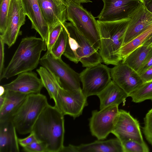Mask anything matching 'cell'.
<instances>
[{
    "instance_id": "cell-9",
    "label": "cell",
    "mask_w": 152,
    "mask_h": 152,
    "mask_svg": "<svg viewBox=\"0 0 152 152\" xmlns=\"http://www.w3.org/2000/svg\"><path fill=\"white\" fill-rule=\"evenodd\" d=\"M118 106V105H112L99 111H92L89 120L92 135L98 140H103L112 133L119 113Z\"/></svg>"
},
{
    "instance_id": "cell-7",
    "label": "cell",
    "mask_w": 152,
    "mask_h": 152,
    "mask_svg": "<svg viewBox=\"0 0 152 152\" xmlns=\"http://www.w3.org/2000/svg\"><path fill=\"white\" fill-rule=\"evenodd\" d=\"M40 64L54 77L60 86L69 90H81L80 74L75 72L61 58H56L47 51L41 58Z\"/></svg>"
},
{
    "instance_id": "cell-26",
    "label": "cell",
    "mask_w": 152,
    "mask_h": 152,
    "mask_svg": "<svg viewBox=\"0 0 152 152\" xmlns=\"http://www.w3.org/2000/svg\"><path fill=\"white\" fill-rule=\"evenodd\" d=\"M132 102L140 103L150 99L152 102V80L144 83L129 96Z\"/></svg>"
},
{
    "instance_id": "cell-30",
    "label": "cell",
    "mask_w": 152,
    "mask_h": 152,
    "mask_svg": "<svg viewBox=\"0 0 152 152\" xmlns=\"http://www.w3.org/2000/svg\"><path fill=\"white\" fill-rule=\"evenodd\" d=\"M143 131L146 139L152 145V108L144 118Z\"/></svg>"
},
{
    "instance_id": "cell-17",
    "label": "cell",
    "mask_w": 152,
    "mask_h": 152,
    "mask_svg": "<svg viewBox=\"0 0 152 152\" xmlns=\"http://www.w3.org/2000/svg\"><path fill=\"white\" fill-rule=\"evenodd\" d=\"M26 15L30 20L31 28L35 29L48 44L49 34V26L42 13L38 0H21Z\"/></svg>"
},
{
    "instance_id": "cell-23",
    "label": "cell",
    "mask_w": 152,
    "mask_h": 152,
    "mask_svg": "<svg viewBox=\"0 0 152 152\" xmlns=\"http://www.w3.org/2000/svg\"><path fill=\"white\" fill-rule=\"evenodd\" d=\"M152 48V46L148 47L142 45L123 59L122 62L138 72Z\"/></svg>"
},
{
    "instance_id": "cell-32",
    "label": "cell",
    "mask_w": 152,
    "mask_h": 152,
    "mask_svg": "<svg viewBox=\"0 0 152 152\" xmlns=\"http://www.w3.org/2000/svg\"><path fill=\"white\" fill-rule=\"evenodd\" d=\"M23 150L26 152H46L44 146L37 140L28 145L23 148Z\"/></svg>"
},
{
    "instance_id": "cell-27",
    "label": "cell",
    "mask_w": 152,
    "mask_h": 152,
    "mask_svg": "<svg viewBox=\"0 0 152 152\" xmlns=\"http://www.w3.org/2000/svg\"><path fill=\"white\" fill-rule=\"evenodd\" d=\"M62 26L60 35L52 47L50 52L56 58H61V57L65 50L68 38L67 32L63 24Z\"/></svg>"
},
{
    "instance_id": "cell-38",
    "label": "cell",
    "mask_w": 152,
    "mask_h": 152,
    "mask_svg": "<svg viewBox=\"0 0 152 152\" xmlns=\"http://www.w3.org/2000/svg\"><path fill=\"white\" fill-rule=\"evenodd\" d=\"M144 4L147 9L152 13V0H148Z\"/></svg>"
},
{
    "instance_id": "cell-22",
    "label": "cell",
    "mask_w": 152,
    "mask_h": 152,
    "mask_svg": "<svg viewBox=\"0 0 152 152\" xmlns=\"http://www.w3.org/2000/svg\"><path fill=\"white\" fill-rule=\"evenodd\" d=\"M28 95L5 90L4 101L0 107V122L10 120Z\"/></svg>"
},
{
    "instance_id": "cell-8",
    "label": "cell",
    "mask_w": 152,
    "mask_h": 152,
    "mask_svg": "<svg viewBox=\"0 0 152 152\" xmlns=\"http://www.w3.org/2000/svg\"><path fill=\"white\" fill-rule=\"evenodd\" d=\"M80 76L82 91L87 97L97 96L112 80L110 69L101 63L86 67Z\"/></svg>"
},
{
    "instance_id": "cell-4",
    "label": "cell",
    "mask_w": 152,
    "mask_h": 152,
    "mask_svg": "<svg viewBox=\"0 0 152 152\" xmlns=\"http://www.w3.org/2000/svg\"><path fill=\"white\" fill-rule=\"evenodd\" d=\"M62 24L68 34L63 54L65 57L76 64L80 62L82 66L86 68L103 62L99 52L71 23L66 21Z\"/></svg>"
},
{
    "instance_id": "cell-34",
    "label": "cell",
    "mask_w": 152,
    "mask_h": 152,
    "mask_svg": "<svg viewBox=\"0 0 152 152\" xmlns=\"http://www.w3.org/2000/svg\"><path fill=\"white\" fill-rule=\"evenodd\" d=\"M151 66H152V48L142 67L137 73L139 74H140Z\"/></svg>"
},
{
    "instance_id": "cell-6",
    "label": "cell",
    "mask_w": 152,
    "mask_h": 152,
    "mask_svg": "<svg viewBox=\"0 0 152 152\" xmlns=\"http://www.w3.org/2000/svg\"><path fill=\"white\" fill-rule=\"evenodd\" d=\"M67 20L71 23L77 30L98 51L100 46V38L96 20L91 12L81 4L66 0Z\"/></svg>"
},
{
    "instance_id": "cell-20",
    "label": "cell",
    "mask_w": 152,
    "mask_h": 152,
    "mask_svg": "<svg viewBox=\"0 0 152 152\" xmlns=\"http://www.w3.org/2000/svg\"><path fill=\"white\" fill-rule=\"evenodd\" d=\"M17 132L10 120L0 122V152H19Z\"/></svg>"
},
{
    "instance_id": "cell-16",
    "label": "cell",
    "mask_w": 152,
    "mask_h": 152,
    "mask_svg": "<svg viewBox=\"0 0 152 152\" xmlns=\"http://www.w3.org/2000/svg\"><path fill=\"white\" fill-rule=\"evenodd\" d=\"M6 91L28 94L39 93L44 86L37 74L29 71L21 73L9 83L3 85Z\"/></svg>"
},
{
    "instance_id": "cell-15",
    "label": "cell",
    "mask_w": 152,
    "mask_h": 152,
    "mask_svg": "<svg viewBox=\"0 0 152 152\" xmlns=\"http://www.w3.org/2000/svg\"><path fill=\"white\" fill-rule=\"evenodd\" d=\"M130 19L123 46L141 34L151 26L152 24V13L142 3Z\"/></svg>"
},
{
    "instance_id": "cell-19",
    "label": "cell",
    "mask_w": 152,
    "mask_h": 152,
    "mask_svg": "<svg viewBox=\"0 0 152 152\" xmlns=\"http://www.w3.org/2000/svg\"><path fill=\"white\" fill-rule=\"evenodd\" d=\"M61 152H123L122 143L117 138L99 140L78 145L64 146Z\"/></svg>"
},
{
    "instance_id": "cell-18",
    "label": "cell",
    "mask_w": 152,
    "mask_h": 152,
    "mask_svg": "<svg viewBox=\"0 0 152 152\" xmlns=\"http://www.w3.org/2000/svg\"><path fill=\"white\" fill-rule=\"evenodd\" d=\"M38 1L43 17L49 26V31L58 24L67 20L66 4H61L55 0Z\"/></svg>"
},
{
    "instance_id": "cell-2",
    "label": "cell",
    "mask_w": 152,
    "mask_h": 152,
    "mask_svg": "<svg viewBox=\"0 0 152 152\" xmlns=\"http://www.w3.org/2000/svg\"><path fill=\"white\" fill-rule=\"evenodd\" d=\"M130 20H96L100 38L99 53L104 64L115 66L122 60L121 50Z\"/></svg>"
},
{
    "instance_id": "cell-11",
    "label": "cell",
    "mask_w": 152,
    "mask_h": 152,
    "mask_svg": "<svg viewBox=\"0 0 152 152\" xmlns=\"http://www.w3.org/2000/svg\"><path fill=\"white\" fill-rule=\"evenodd\" d=\"M104 6L97 18L111 21L130 18L142 3L141 0H102Z\"/></svg>"
},
{
    "instance_id": "cell-33",
    "label": "cell",
    "mask_w": 152,
    "mask_h": 152,
    "mask_svg": "<svg viewBox=\"0 0 152 152\" xmlns=\"http://www.w3.org/2000/svg\"><path fill=\"white\" fill-rule=\"evenodd\" d=\"M27 137L23 138H18L19 145L24 148L36 140L34 133L31 132Z\"/></svg>"
},
{
    "instance_id": "cell-12",
    "label": "cell",
    "mask_w": 152,
    "mask_h": 152,
    "mask_svg": "<svg viewBox=\"0 0 152 152\" xmlns=\"http://www.w3.org/2000/svg\"><path fill=\"white\" fill-rule=\"evenodd\" d=\"M112 133L121 143L129 140L145 143L141 132L139 121L129 112L119 110Z\"/></svg>"
},
{
    "instance_id": "cell-35",
    "label": "cell",
    "mask_w": 152,
    "mask_h": 152,
    "mask_svg": "<svg viewBox=\"0 0 152 152\" xmlns=\"http://www.w3.org/2000/svg\"><path fill=\"white\" fill-rule=\"evenodd\" d=\"M4 43L2 38L0 37V77L4 69Z\"/></svg>"
},
{
    "instance_id": "cell-13",
    "label": "cell",
    "mask_w": 152,
    "mask_h": 152,
    "mask_svg": "<svg viewBox=\"0 0 152 152\" xmlns=\"http://www.w3.org/2000/svg\"><path fill=\"white\" fill-rule=\"evenodd\" d=\"M26 16L21 0H10L7 28L4 33L0 35L9 48L15 44L18 36L22 35L20 29L25 23Z\"/></svg>"
},
{
    "instance_id": "cell-37",
    "label": "cell",
    "mask_w": 152,
    "mask_h": 152,
    "mask_svg": "<svg viewBox=\"0 0 152 152\" xmlns=\"http://www.w3.org/2000/svg\"><path fill=\"white\" fill-rule=\"evenodd\" d=\"M143 45L148 47L152 46V32L148 36Z\"/></svg>"
},
{
    "instance_id": "cell-36",
    "label": "cell",
    "mask_w": 152,
    "mask_h": 152,
    "mask_svg": "<svg viewBox=\"0 0 152 152\" xmlns=\"http://www.w3.org/2000/svg\"><path fill=\"white\" fill-rule=\"evenodd\" d=\"M144 83L152 80V66L139 74Z\"/></svg>"
},
{
    "instance_id": "cell-28",
    "label": "cell",
    "mask_w": 152,
    "mask_h": 152,
    "mask_svg": "<svg viewBox=\"0 0 152 152\" xmlns=\"http://www.w3.org/2000/svg\"><path fill=\"white\" fill-rule=\"evenodd\" d=\"M123 152H148L146 143L142 144L134 140H129L121 143Z\"/></svg>"
},
{
    "instance_id": "cell-3",
    "label": "cell",
    "mask_w": 152,
    "mask_h": 152,
    "mask_svg": "<svg viewBox=\"0 0 152 152\" xmlns=\"http://www.w3.org/2000/svg\"><path fill=\"white\" fill-rule=\"evenodd\" d=\"M47 49L46 44L41 37L30 36L23 38L8 64L4 68L0 80L22 72L32 71L39 63L42 52Z\"/></svg>"
},
{
    "instance_id": "cell-31",
    "label": "cell",
    "mask_w": 152,
    "mask_h": 152,
    "mask_svg": "<svg viewBox=\"0 0 152 152\" xmlns=\"http://www.w3.org/2000/svg\"><path fill=\"white\" fill-rule=\"evenodd\" d=\"M62 26V23H60L50 30L48 42L47 46L48 51L50 52L52 47L60 35Z\"/></svg>"
},
{
    "instance_id": "cell-25",
    "label": "cell",
    "mask_w": 152,
    "mask_h": 152,
    "mask_svg": "<svg viewBox=\"0 0 152 152\" xmlns=\"http://www.w3.org/2000/svg\"><path fill=\"white\" fill-rule=\"evenodd\" d=\"M152 32V24L141 34L123 45L121 50V55L122 59L138 47L143 45L146 39Z\"/></svg>"
},
{
    "instance_id": "cell-10",
    "label": "cell",
    "mask_w": 152,
    "mask_h": 152,
    "mask_svg": "<svg viewBox=\"0 0 152 152\" xmlns=\"http://www.w3.org/2000/svg\"><path fill=\"white\" fill-rule=\"evenodd\" d=\"M87 97L82 90H69L61 88L59 84L58 93L55 106L64 115L74 119L82 115L88 104Z\"/></svg>"
},
{
    "instance_id": "cell-24",
    "label": "cell",
    "mask_w": 152,
    "mask_h": 152,
    "mask_svg": "<svg viewBox=\"0 0 152 152\" xmlns=\"http://www.w3.org/2000/svg\"><path fill=\"white\" fill-rule=\"evenodd\" d=\"M37 71L50 98L53 99L55 102L58 93V83L53 75L45 67L41 66L37 69Z\"/></svg>"
},
{
    "instance_id": "cell-40",
    "label": "cell",
    "mask_w": 152,
    "mask_h": 152,
    "mask_svg": "<svg viewBox=\"0 0 152 152\" xmlns=\"http://www.w3.org/2000/svg\"><path fill=\"white\" fill-rule=\"evenodd\" d=\"M61 4H65L66 0H55Z\"/></svg>"
},
{
    "instance_id": "cell-29",
    "label": "cell",
    "mask_w": 152,
    "mask_h": 152,
    "mask_svg": "<svg viewBox=\"0 0 152 152\" xmlns=\"http://www.w3.org/2000/svg\"><path fill=\"white\" fill-rule=\"evenodd\" d=\"M0 33L3 34L7 28V19L10 0H0Z\"/></svg>"
},
{
    "instance_id": "cell-21",
    "label": "cell",
    "mask_w": 152,
    "mask_h": 152,
    "mask_svg": "<svg viewBox=\"0 0 152 152\" xmlns=\"http://www.w3.org/2000/svg\"><path fill=\"white\" fill-rule=\"evenodd\" d=\"M97 96L100 102V109L112 105H125L127 94L112 80Z\"/></svg>"
},
{
    "instance_id": "cell-5",
    "label": "cell",
    "mask_w": 152,
    "mask_h": 152,
    "mask_svg": "<svg viewBox=\"0 0 152 152\" xmlns=\"http://www.w3.org/2000/svg\"><path fill=\"white\" fill-rule=\"evenodd\" d=\"M48 104L46 96L40 93L28 94L10 120L17 132L22 135L30 133L38 118Z\"/></svg>"
},
{
    "instance_id": "cell-14",
    "label": "cell",
    "mask_w": 152,
    "mask_h": 152,
    "mask_svg": "<svg viewBox=\"0 0 152 152\" xmlns=\"http://www.w3.org/2000/svg\"><path fill=\"white\" fill-rule=\"evenodd\" d=\"M110 70L112 80L128 97L144 83L138 73L122 61Z\"/></svg>"
},
{
    "instance_id": "cell-41",
    "label": "cell",
    "mask_w": 152,
    "mask_h": 152,
    "mask_svg": "<svg viewBox=\"0 0 152 152\" xmlns=\"http://www.w3.org/2000/svg\"><path fill=\"white\" fill-rule=\"evenodd\" d=\"M148 0H141L142 2L144 4Z\"/></svg>"
},
{
    "instance_id": "cell-1",
    "label": "cell",
    "mask_w": 152,
    "mask_h": 152,
    "mask_svg": "<svg viewBox=\"0 0 152 152\" xmlns=\"http://www.w3.org/2000/svg\"><path fill=\"white\" fill-rule=\"evenodd\" d=\"M64 116L55 106L48 104L33 126L31 132L46 152H61L64 146Z\"/></svg>"
},
{
    "instance_id": "cell-39",
    "label": "cell",
    "mask_w": 152,
    "mask_h": 152,
    "mask_svg": "<svg viewBox=\"0 0 152 152\" xmlns=\"http://www.w3.org/2000/svg\"><path fill=\"white\" fill-rule=\"evenodd\" d=\"M74 3L78 4H81L82 3H87L88 2H92V1L90 0H70Z\"/></svg>"
}]
</instances>
